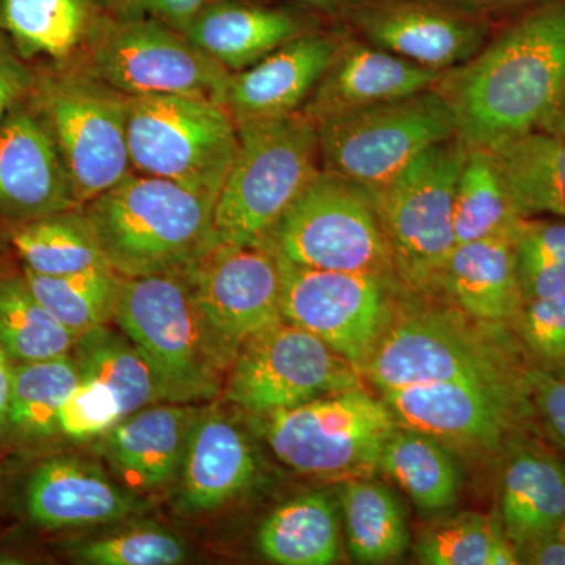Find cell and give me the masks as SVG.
Here are the masks:
<instances>
[{
  "label": "cell",
  "instance_id": "6da1fadb",
  "mask_svg": "<svg viewBox=\"0 0 565 565\" xmlns=\"http://www.w3.org/2000/svg\"><path fill=\"white\" fill-rule=\"evenodd\" d=\"M467 148L542 129L565 93V0H553L484 44L434 85Z\"/></svg>",
  "mask_w": 565,
  "mask_h": 565
},
{
  "label": "cell",
  "instance_id": "7a4b0ae2",
  "mask_svg": "<svg viewBox=\"0 0 565 565\" xmlns=\"http://www.w3.org/2000/svg\"><path fill=\"white\" fill-rule=\"evenodd\" d=\"M82 207L122 278L184 273L218 244L214 196L163 178L132 172Z\"/></svg>",
  "mask_w": 565,
  "mask_h": 565
},
{
  "label": "cell",
  "instance_id": "3957f363",
  "mask_svg": "<svg viewBox=\"0 0 565 565\" xmlns=\"http://www.w3.org/2000/svg\"><path fill=\"white\" fill-rule=\"evenodd\" d=\"M396 318L362 367L379 392L457 381L525 384L531 362L505 323L478 321L459 308H412Z\"/></svg>",
  "mask_w": 565,
  "mask_h": 565
},
{
  "label": "cell",
  "instance_id": "277c9868",
  "mask_svg": "<svg viewBox=\"0 0 565 565\" xmlns=\"http://www.w3.org/2000/svg\"><path fill=\"white\" fill-rule=\"evenodd\" d=\"M114 323L150 363L166 403L202 405L222 396L233 359L184 274L125 278Z\"/></svg>",
  "mask_w": 565,
  "mask_h": 565
},
{
  "label": "cell",
  "instance_id": "5b68a950",
  "mask_svg": "<svg viewBox=\"0 0 565 565\" xmlns=\"http://www.w3.org/2000/svg\"><path fill=\"white\" fill-rule=\"evenodd\" d=\"M236 156L215 200L218 243L266 245L321 172L318 126L303 115L237 125Z\"/></svg>",
  "mask_w": 565,
  "mask_h": 565
},
{
  "label": "cell",
  "instance_id": "8992f818",
  "mask_svg": "<svg viewBox=\"0 0 565 565\" xmlns=\"http://www.w3.org/2000/svg\"><path fill=\"white\" fill-rule=\"evenodd\" d=\"M266 247L278 258L310 269L399 280L373 193L326 169L282 215Z\"/></svg>",
  "mask_w": 565,
  "mask_h": 565
},
{
  "label": "cell",
  "instance_id": "52a82bcc",
  "mask_svg": "<svg viewBox=\"0 0 565 565\" xmlns=\"http://www.w3.org/2000/svg\"><path fill=\"white\" fill-rule=\"evenodd\" d=\"M467 145L441 141L373 193L397 277L411 291L438 288L455 250V195Z\"/></svg>",
  "mask_w": 565,
  "mask_h": 565
},
{
  "label": "cell",
  "instance_id": "ba28073f",
  "mask_svg": "<svg viewBox=\"0 0 565 565\" xmlns=\"http://www.w3.org/2000/svg\"><path fill=\"white\" fill-rule=\"evenodd\" d=\"M36 70L32 102L50 126L84 206L132 173L128 96L76 65Z\"/></svg>",
  "mask_w": 565,
  "mask_h": 565
},
{
  "label": "cell",
  "instance_id": "9c48e42d",
  "mask_svg": "<svg viewBox=\"0 0 565 565\" xmlns=\"http://www.w3.org/2000/svg\"><path fill=\"white\" fill-rule=\"evenodd\" d=\"M256 418L281 463L300 475L340 481L370 478L397 426L384 399L363 386Z\"/></svg>",
  "mask_w": 565,
  "mask_h": 565
},
{
  "label": "cell",
  "instance_id": "30bf717a",
  "mask_svg": "<svg viewBox=\"0 0 565 565\" xmlns=\"http://www.w3.org/2000/svg\"><path fill=\"white\" fill-rule=\"evenodd\" d=\"M73 65L114 90L136 96H189L223 104L232 73L162 22L104 14Z\"/></svg>",
  "mask_w": 565,
  "mask_h": 565
},
{
  "label": "cell",
  "instance_id": "8fae6325",
  "mask_svg": "<svg viewBox=\"0 0 565 565\" xmlns=\"http://www.w3.org/2000/svg\"><path fill=\"white\" fill-rule=\"evenodd\" d=\"M239 136L223 104L189 96H128L134 173L163 178L217 200Z\"/></svg>",
  "mask_w": 565,
  "mask_h": 565
},
{
  "label": "cell",
  "instance_id": "7c38bea8",
  "mask_svg": "<svg viewBox=\"0 0 565 565\" xmlns=\"http://www.w3.org/2000/svg\"><path fill=\"white\" fill-rule=\"evenodd\" d=\"M322 169L377 189L424 151L457 136L455 115L435 88L316 122Z\"/></svg>",
  "mask_w": 565,
  "mask_h": 565
},
{
  "label": "cell",
  "instance_id": "4fadbf2b",
  "mask_svg": "<svg viewBox=\"0 0 565 565\" xmlns=\"http://www.w3.org/2000/svg\"><path fill=\"white\" fill-rule=\"evenodd\" d=\"M362 373L302 327L280 319L245 341L222 399L253 416L274 414L362 386Z\"/></svg>",
  "mask_w": 565,
  "mask_h": 565
},
{
  "label": "cell",
  "instance_id": "5bb4252c",
  "mask_svg": "<svg viewBox=\"0 0 565 565\" xmlns=\"http://www.w3.org/2000/svg\"><path fill=\"white\" fill-rule=\"evenodd\" d=\"M401 426L467 452L492 455L534 416L527 385L440 382L381 392Z\"/></svg>",
  "mask_w": 565,
  "mask_h": 565
},
{
  "label": "cell",
  "instance_id": "9a60e30c",
  "mask_svg": "<svg viewBox=\"0 0 565 565\" xmlns=\"http://www.w3.org/2000/svg\"><path fill=\"white\" fill-rule=\"evenodd\" d=\"M277 259L282 319L313 333L362 373L388 322L390 288L401 281L373 274L310 269Z\"/></svg>",
  "mask_w": 565,
  "mask_h": 565
},
{
  "label": "cell",
  "instance_id": "2e32d148",
  "mask_svg": "<svg viewBox=\"0 0 565 565\" xmlns=\"http://www.w3.org/2000/svg\"><path fill=\"white\" fill-rule=\"evenodd\" d=\"M182 274L233 360L245 341L282 318L280 266L266 245L218 243Z\"/></svg>",
  "mask_w": 565,
  "mask_h": 565
},
{
  "label": "cell",
  "instance_id": "e0dca14e",
  "mask_svg": "<svg viewBox=\"0 0 565 565\" xmlns=\"http://www.w3.org/2000/svg\"><path fill=\"white\" fill-rule=\"evenodd\" d=\"M79 206L54 136L31 95L0 125V232Z\"/></svg>",
  "mask_w": 565,
  "mask_h": 565
},
{
  "label": "cell",
  "instance_id": "ac0fdd59",
  "mask_svg": "<svg viewBox=\"0 0 565 565\" xmlns=\"http://www.w3.org/2000/svg\"><path fill=\"white\" fill-rule=\"evenodd\" d=\"M147 498L126 489L110 471L77 456H50L33 465L22 487V511L46 533L95 530L147 512Z\"/></svg>",
  "mask_w": 565,
  "mask_h": 565
},
{
  "label": "cell",
  "instance_id": "d6986e66",
  "mask_svg": "<svg viewBox=\"0 0 565 565\" xmlns=\"http://www.w3.org/2000/svg\"><path fill=\"white\" fill-rule=\"evenodd\" d=\"M256 476L258 457L250 435L225 403L212 401L200 407L180 473L167 493L177 514L196 519L234 503Z\"/></svg>",
  "mask_w": 565,
  "mask_h": 565
},
{
  "label": "cell",
  "instance_id": "ffe728a7",
  "mask_svg": "<svg viewBox=\"0 0 565 565\" xmlns=\"http://www.w3.org/2000/svg\"><path fill=\"white\" fill-rule=\"evenodd\" d=\"M202 405L158 403L125 416L96 445L104 467L140 497L169 492Z\"/></svg>",
  "mask_w": 565,
  "mask_h": 565
},
{
  "label": "cell",
  "instance_id": "44dd1931",
  "mask_svg": "<svg viewBox=\"0 0 565 565\" xmlns=\"http://www.w3.org/2000/svg\"><path fill=\"white\" fill-rule=\"evenodd\" d=\"M355 21L374 46L437 73L470 61L486 44L487 29L478 21L416 0H379Z\"/></svg>",
  "mask_w": 565,
  "mask_h": 565
},
{
  "label": "cell",
  "instance_id": "7402d4cb",
  "mask_svg": "<svg viewBox=\"0 0 565 565\" xmlns=\"http://www.w3.org/2000/svg\"><path fill=\"white\" fill-rule=\"evenodd\" d=\"M338 46L340 41L333 36L305 32L250 68L232 73L225 107L236 125L299 114Z\"/></svg>",
  "mask_w": 565,
  "mask_h": 565
},
{
  "label": "cell",
  "instance_id": "603a6c76",
  "mask_svg": "<svg viewBox=\"0 0 565 565\" xmlns=\"http://www.w3.org/2000/svg\"><path fill=\"white\" fill-rule=\"evenodd\" d=\"M441 73L367 43L345 41L302 111L315 122L429 90Z\"/></svg>",
  "mask_w": 565,
  "mask_h": 565
},
{
  "label": "cell",
  "instance_id": "cb8c5ba5",
  "mask_svg": "<svg viewBox=\"0 0 565 565\" xmlns=\"http://www.w3.org/2000/svg\"><path fill=\"white\" fill-rule=\"evenodd\" d=\"M104 14L102 0H0V33L35 68L73 65Z\"/></svg>",
  "mask_w": 565,
  "mask_h": 565
},
{
  "label": "cell",
  "instance_id": "d4e9b609",
  "mask_svg": "<svg viewBox=\"0 0 565 565\" xmlns=\"http://www.w3.org/2000/svg\"><path fill=\"white\" fill-rule=\"evenodd\" d=\"M305 32L302 18L292 11L211 0L184 35L223 68L239 73Z\"/></svg>",
  "mask_w": 565,
  "mask_h": 565
},
{
  "label": "cell",
  "instance_id": "484cf974",
  "mask_svg": "<svg viewBox=\"0 0 565 565\" xmlns=\"http://www.w3.org/2000/svg\"><path fill=\"white\" fill-rule=\"evenodd\" d=\"M440 286L470 318L512 326L523 308L514 239L494 236L457 244Z\"/></svg>",
  "mask_w": 565,
  "mask_h": 565
},
{
  "label": "cell",
  "instance_id": "4316f807",
  "mask_svg": "<svg viewBox=\"0 0 565 565\" xmlns=\"http://www.w3.org/2000/svg\"><path fill=\"white\" fill-rule=\"evenodd\" d=\"M501 478V525L515 550L559 531L565 516V465L531 444L515 445Z\"/></svg>",
  "mask_w": 565,
  "mask_h": 565
},
{
  "label": "cell",
  "instance_id": "83f0119b",
  "mask_svg": "<svg viewBox=\"0 0 565 565\" xmlns=\"http://www.w3.org/2000/svg\"><path fill=\"white\" fill-rule=\"evenodd\" d=\"M81 374L73 355L14 363L0 452H33L61 437L58 416Z\"/></svg>",
  "mask_w": 565,
  "mask_h": 565
},
{
  "label": "cell",
  "instance_id": "f1b7e54d",
  "mask_svg": "<svg viewBox=\"0 0 565 565\" xmlns=\"http://www.w3.org/2000/svg\"><path fill=\"white\" fill-rule=\"evenodd\" d=\"M490 151L522 217L553 215L565 221L564 137L535 129Z\"/></svg>",
  "mask_w": 565,
  "mask_h": 565
},
{
  "label": "cell",
  "instance_id": "f546056e",
  "mask_svg": "<svg viewBox=\"0 0 565 565\" xmlns=\"http://www.w3.org/2000/svg\"><path fill=\"white\" fill-rule=\"evenodd\" d=\"M6 237L13 258L33 274L58 277L110 267L82 206L21 223Z\"/></svg>",
  "mask_w": 565,
  "mask_h": 565
},
{
  "label": "cell",
  "instance_id": "4dcf8cb0",
  "mask_svg": "<svg viewBox=\"0 0 565 565\" xmlns=\"http://www.w3.org/2000/svg\"><path fill=\"white\" fill-rule=\"evenodd\" d=\"M340 520L323 492L299 494L264 519L258 548L270 563L329 565L340 556Z\"/></svg>",
  "mask_w": 565,
  "mask_h": 565
},
{
  "label": "cell",
  "instance_id": "1f68e13d",
  "mask_svg": "<svg viewBox=\"0 0 565 565\" xmlns=\"http://www.w3.org/2000/svg\"><path fill=\"white\" fill-rule=\"evenodd\" d=\"M77 337L47 311L13 258L0 264V344L13 363L71 355Z\"/></svg>",
  "mask_w": 565,
  "mask_h": 565
},
{
  "label": "cell",
  "instance_id": "d6a6232c",
  "mask_svg": "<svg viewBox=\"0 0 565 565\" xmlns=\"http://www.w3.org/2000/svg\"><path fill=\"white\" fill-rule=\"evenodd\" d=\"M379 468L423 511H441L456 503L459 470L449 449L430 435L397 424Z\"/></svg>",
  "mask_w": 565,
  "mask_h": 565
},
{
  "label": "cell",
  "instance_id": "836d02e7",
  "mask_svg": "<svg viewBox=\"0 0 565 565\" xmlns=\"http://www.w3.org/2000/svg\"><path fill=\"white\" fill-rule=\"evenodd\" d=\"M71 355L81 375L109 386L120 403L122 416L166 403L150 363L120 327L114 329L107 323L81 334Z\"/></svg>",
  "mask_w": 565,
  "mask_h": 565
},
{
  "label": "cell",
  "instance_id": "e575fe53",
  "mask_svg": "<svg viewBox=\"0 0 565 565\" xmlns=\"http://www.w3.org/2000/svg\"><path fill=\"white\" fill-rule=\"evenodd\" d=\"M340 501L345 541L360 564H384L403 555L408 546L403 509L385 486L370 478L343 481Z\"/></svg>",
  "mask_w": 565,
  "mask_h": 565
},
{
  "label": "cell",
  "instance_id": "d590c367",
  "mask_svg": "<svg viewBox=\"0 0 565 565\" xmlns=\"http://www.w3.org/2000/svg\"><path fill=\"white\" fill-rule=\"evenodd\" d=\"M523 221L525 217L515 210L492 151L468 148L456 184L457 244L494 236L515 239Z\"/></svg>",
  "mask_w": 565,
  "mask_h": 565
},
{
  "label": "cell",
  "instance_id": "8d00e7d4",
  "mask_svg": "<svg viewBox=\"0 0 565 565\" xmlns=\"http://www.w3.org/2000/svg\"><path fill=\"white\" fill-rule=\"evenodd\" d=\"M141 516L99 526L98 533L63 541L66 557L88 565H178L189 561V546L177 531Z\"/></svg>",
  "mask_w": 565,
  "mask_h": 565
},
{
  "label": "cell",
  "instance_id": "74e56055",
  "mask_svg": "<svg viewBox=\"0 0 565 565\" xmlns=\"http://www.w3.org/2000/svg\"><path fill=\"white\" fill-rule=\"evenodd\" d=\"M22 270L40 302L77 338L114 323L125 278L111 267L58 277Z\"/></svg>",
  "mask_w": 565,
  "mask_h": 565
},
{
  "label": "cell",
  "instance_id": "f35d334b",
  "mask_svg": "<svg viewBox=\"0 0 565 565\" xmlns=\"http://www.w3.org/2000/svg\"><path fill=\"white\" fill-rule=\"evenodd\" d=\"M416 556L427 565L520 564L501 522L473 512L452 516L426 531L416 544Z\"/></svg>",
  "mask_w": 565,
  "mask_h": 565
},
{
  "label": "cell",
  "instance_id": "ab89813d",
  "mask_svg": "<svg viewBox=\"0 0 565 565\" xmlns=\"http://www.w3.org/2000/svg\"><path fill=\"white\" fill-rule=\"evenodd\" d=\"M512 330L531 364L565 375V292L523 303Z\"/></svg>",
  "mask_w": 565,
  "mask_h": 565
},
{
  "label": "cell",
  "instance_id": "60d3db41",
  "mask_svg": "<svg viewBox=\"0 0 565 565\" xmlns=\"http://www.w3.org/2000/svg\"><path fill=\"white\" fill-rule=\"evenodd\" d=\"M122 416L120 403L103 382L81 375L58 416V430L66 440L84 444L99 440Z\"/></svg>",
  "mask_w": 565,
  "mask_h": 565
},
{
  "label": "cell",
  "instance_id": "b9f144b4",
  "mask_svg": "<svg viewBox=\"0 0 565 565\" xmlns=\"http://www.w3.org/2000/svg\"><path fill=\"white\" fill-rule=\"evenodd\" d=\"M104 11L121 20L162 22L174 31L185 33L189 25L211 0H102Z\"/></svg>",
  "mask_w": 565,
  "mask_h": 565
},
{
  "label": "cell",
  "instance_id": "7bdbcfd3",
  "mask_svg": "<svg viewBox=\"0 0 565 565\" xmlns=\"http://www.w3.org/2000/svg\"><path fill=\"white\" fill-rule=\"evenodd\" d=\"M526 385L534 415L539 416L557 444L565 448V375L530 364Z\"/></svg>",
  "mask_w": 565,
  "mask_h": 565
},
{
  "label": "cell",
  "instance_id": "ee69618b",
  "mask_svg": "<svg viewBox=\"0 0 565 565\" xmlns=\"http://www.w3.org/2000/svg\"><path fill=\"white\" fill-rule=\"evenodd\" d=\"M39 70L18 55L0 33V125L14 107L31 98Z\"/></svg>",
  "mask_w": 565,
  "mask_h": 565
},
{
  "label": "cell",
  "instance_id": "f6af8a7d",
  "mask_svg": "<svg viewBox=\"0 0 565 565\" xmlns=\"http://www.w3.org/2000/svg\"><path fill=\"white\" fill-rule=\"evenodd\" d=\"M523 303L565 292V256L546 262L516 264Z\"/></svg>",
  "mask_w": 565,
  "mask_h": 565
},
{
  "label": "cell",
  "instance_id": "bcb514c9",
  "mask_svg": "<svg viewBox=\"0 0 565 565\" xmlns=\"http://www.w3.org/2000/svg\"><path fill=\"white\" fill-rule=\"evenodd\" d=\"M516 555L520 564L565 565V539L556 531L520 546Z\"/></svg>",
  "mask_w": 565,
  "mask_h": 565
},
{
  "label": "cell",
  "instance_id": "7dc6e473",
  "mask_svg": "<svg viewBox=\"0 0 565 565\" xmlns=\"http://www.w3.org/2000/svg\"><path fill=\"white\" fill-rule=\"evenodd\" d=\"M14 363L0 344V445H2L3 426L9 411L11 384H13Z\"/></svg>",
  "mask_w": 565,
  "mask_h": 565
},
{
  "label": "cell",
  "instance_id": "c3c4849f",
  "mask_svg": "<svg viewBox=\"0 0 565 565\" xmlns=\"http://www.w3.org/2000/svg\"><path fill=\"white\" fill-rule=\"evenodd\" d=\"M544 131L556 134V136L564 137L565 139V93L557 104L556 109L550 115L548 120L542 126Z\"/></svg>",
  "mask_w": 565,
  "mask_h": 565
},
{
  "label": "cell",
  "instance_id": "681fc988",
  "mask_svg": "<svg viewBox=\"0 0 565 565\" xmlns=\"http://www.w3.org/2000/svg\"><path fill=\"white\" fill-rule=\"evenodd\" d=\"M11 256L9 243H7L6 234L0 232V264H3Z\"/></svg>",
  "mask_w": 565,
  "mask_h": 565
},
{
  "label": "cell",
  "instance_id": "f907efd6",
  "mask_svg": "<svg viewBox=\"0 0 565 565\" xmlns=\"http://www.w3.org/2000/svg\"><path fill=\"white\" fill-rule=\"evenodd\" d=\"M462 2L475 3V6H505V3L520 2V0H462Z\"/></svg>",
  "mask_w": 565,
  "mask_h": 565
},
{
  "label": "cell",
  "instance_id": "816d5d0a",
  "mask_svg": "<svg viewBox=\"0 0 565 565\" xmlns=\"http://www.w3.org/2000/svg\"><path fill=\"white\" fill-rule=\"evenodd\" d=\"M303 2H310V3H332V2H337V0H303Z\"/></svg>",
  "mask_w": 565,
  "mask_h": 565
},
{
  "label": "cell",
  "instance_id": "f5cc1de1",
  "mask_svg": "<svg viewBox=\"0 0 565 565\" xmlns=\"http://www.w3.org/2000/svg\"><path fill=\"white\" fill-rule=\"evenodd\" d=\"M559 533L565 539V516H564L563 523H561Z\"/></svg>",
  "mask_w": 565,
  "mask_h": 565
},
{
  "label": "cell",
  "instance_id": "db71d44e",
  "mask_svg": "<svg viewBox=\"0 0 565 565\" xmlns=\"http://www.w3.org/2000/svg\"><path fill=\"white\" fill-rule=\"evenodd\" d=\"M0 509H2V482H0Z\"/></svg>",
  "mask_w": 565,
  "mask_h": 565
}]
</instances>
